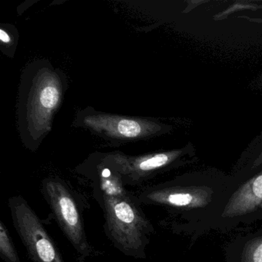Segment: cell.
<instances>
[{"label": "cell", "mask_w": 262, "mask_h": 262, "mask_svg": "<svg viewBox=\"0 0 262 262\" xmlns=\"http://www.w3.org/2000/svg\"><path fill=\"white\" fill-rule=\"evenodd\" d=\"M15 228L33 262H63L50 234L27 201L21 196L9 200Z\"/></svg>", "instance_id": "5"}, {"label": "cell", "mask_w": 262, "mask_h": 262, "mask_svg": "<svg viewBox=\"0 0 262 262\" xmlns=\"http://www.w3.org/2000/svg\"><path fill=\"white\" fill-rule=\"evenodd\" d=\"M73 126L87 130L113 145L145 141L161 130L160 125L151 119L102 113L92 107L78 112Z\"/></svg>", "instance_id": "3"}, {"label": "cell", "mask_w": 262, "mask_h": 262, "mask_svg": "<svg viewBox=\"0 0 262 262\" xmlns=\"http://www.w3.org/2000/svg\"><path fill=\"white\" fill-rule=\"evenodd\" d=\"M254 262H262V244L257 247L253 256Z\"/></svg>", "instance_id": "10"}, {"label": "cell", "mask_w": 262, "mask_h": 262, "mask_svg": "<svg viewBox=\"0 0 262 262\" xmlns=\"http://www.w3.org/2000/svg\"><path fill=\"white\" fill-rule=\"evenodd\" d=\"M68 88L67 76L48 60L29 64L21 76L17 104L18 129L23 143L32 151L50 133L53 119Z\"/></svg>", "instance_id": "1"}, {"label": "cell", "mask_w": 262, "mask_h": 262, "mask_svg": "<svg viewBox=\"0 0 262 262\" xmlns=\"http://www.w3.org/2000/svg\"><path fill=\"white\" fill-rule=\"evenodd\" d=\"M95 157L118 174L123 183L138 184L148 179L171 160L165 153L128 156L120 151L96 153Z\"/></svg>", "instance_id": "6"}, {"label": "cell", "mask_w": 262, "mask_h": 262, "mask_svg": "<svg viewBox=\"0 0 262 262\" xmlns=\"http://www.w3.org/2000/svg\"><path fill=\"white\" fill-rule=\"evenodd\" d=\"M42 193L59 227L79 255H91L92 248L87 240L80 211L65 183L59 179H45Z\"/></svg>", "instance_id": "4"}, {"label": "cell", "mask_w": 262, "mask_h": 262, "mask_svg": "<svg viewBox=\"0 0 262 262\" xmlns=\"http://www.w3.org/2000/svg\"><path fill=\"white\" fill-rule=\"evenodd\" d=\"M0 41H1L2 47H4L7 50V49L13 48V46L16 43L13 33L7 27L6 28L2 27L0 30Z\"/></svg>", "instance_id": "8"}, {"label": "cell", "mask_w": 262, "mask_h": 262, "mask_svg": "<svg viewBox=\"0 0 262 262\" xmlns=\"http://www.w3.org/2000/svg\"><path fill=\"white\" fill-rule=\"evenodd\" d=\"M99 190L103 202L105 228L116 248L127 255L145 257L149 222L123 188L121 178L94 156Z\"/></svg>", "instance_id": "2"}, {"label": "cell", "mask_w": 262, "mask_h": 262, "mask_svg": "<svg viewBox=\"0 0 262 262\" xmlns=\"http://www.w3.org/2000/svg\"><path fill=\"white\" fill-rule=\"evenodd\" d=\"M252 189L256 197L262 199V176L255 179L253 183Z\"/></svg>", "instance_id": "9"}, {"label": "cell", "mask_w": 262, "mask_h": 262, "mask_svg": "<svg viewBox=\"0 0 262 262\" xmlns=\"http://www.w3.org/2000/svg\"><path fill=\"white\" fill-rule=\"evenodd\" d=\"M0 254L6 262H20L8 230L4 222H0Z\"/></svg>", "instance_id": "7"}]
</instances>
